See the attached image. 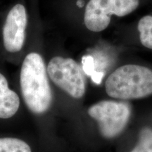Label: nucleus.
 Segmentation results:
<instances>
[{
	"label": "nucleus",
	"mask_w": 152,
	"mask_h": 152,
	"mask_svg": "<svg viewBox=\"0 0 152 152\" xmlns=\"http://www.w3.org/2000/svg\"><path fill=\"white\" fill-rule=\"evenodd\" d=\"M20 85L23 98L30 111L42 114L48 111L52 102V89L45 61L38 53L31 52L25 57Z\"/></svg>",
	"instance_id": "f257e3e1"
},
{
	"label": "nucleus",
	"mask_w": 152,
	"mask_h": 152,
	"mask_svg": "<svg viewBox=\"0 0 152 152\" xmlns=\"http://www.w3.org/2000/svg\"><path fill=\"white\" fill-rule=\"evenodd\" d=\"M110 97L122 101L140 99L152 95V66L128 63L115 68L105 81Z\"/></svg>",
	"instance_id": "f03ea898"
},
{
	"label": "nucleus",
	"mask_w": 152,
	"mask_h": 152,
	"mask_svg": "<svg viewBox=\"0 0 152 152\" xmlns=\"http://www.w3.org/2000/svg\"><path fill=\"white\" fill-rule=\"evenodd\" d=\"M149 4L152 0H90L85 10V26L91 33H102L113 17L127 16Z\"/></svg>",
	"instance_id": "7ed1b4c3"
},
{
	"label": "nucleus",
	"mask_w": 152,
	"mask_h": 152,
	"mask_svg": "<svg viewBox=\"0 0 152 152\" xmlns=\"http://www.w3.org/2000/svg\"><path fill=\"white\" fill-rule=\"evenodd\" d=\"M88 114L97 122L102 136L112 139L121 134L126 128L131 108L128 102L122 100H104L91 106Z\"/></svg>",
	"instance_id": "20e7f679"
},
{
	"label": "nucleus",
	"mask_w": 152,
	"mask_h": 152,
	"mask_svg": "<svg viewBox=\"0 0 152 152\" xmlns=\"http://www.w3.org/2000/svg\"><path fill=\"white\" fill-rule=\"evenodd\" d=\"M47 68L49 78L57 87L75 99L84 96L86 80L83 69L75 60L55 56Z\"/></svg>",
	"instance_id": "39448f33"
},
{
	"label": "nucleus",
	"mask_w": 152,
	"mask_h": 152,
	"mask_svg": "<svg viewBox=\"0 0 152 152\" xmlns=\"http://www.w3.org/2000/svg\"><path fill=\"white\" fill-rule=\"evenodd\" d=\"M28 16L22 4L15 5L7 15L3 28V42L5 49L11 53L21 50L26 39Z\"/></svg>",
	"instance_id": "423d86ee"
},
{
	"label": "nucleus",
	"mask_w": 152,
	"mask_h": 152,
	"mask_svg": "<svg viewBox=\"0 0 152 152\" xmlns=\"http://www.w3.org/2000/svg\"><path fill=\"white\" fill-rule=\"evenodd\" d=\"M126 42L131 47L152 52V11L129 25Z\"/></svg>",
	"instance_id": "0eeeda50"
},
{
	"label": "nucleus",
	"mask_w": 152,
	"mask_h": 152,
	"mask_svg": "<svg viewBox=\"0 0 152 152\" xmlns=\"http://www.w3.org/2000/svg\"><path fill=\"white\" fill-rule=\"evenodd\" d=\"M19 106L18 95L9 88L7 80L0 73V118L7 119L14 116Z\"/></svg>",
	"instance_id": "6e6552de"
},
{
	"label": "nucleus",
	"mask_w": 152,
	"mask_h": 152,
	"mask_svg": "<svg viewBox=\"0 0 152 152\" xmlns=\"http://www.w3.org/2000/svg\"><path fill=\"white\" fill-rule=\"evenodd\" d=\"M0 152H32L30 146L17 138H0Z\"/></svg>",
	"instance_id": "1a4fd4ad"
},
{
	"label": "nucleus",
	"mask_w": 152,
	"mask_h": 152,
	"mask_svg": "<svg viewBox=\"0 0 152 152\" xmlns=\"http://www.w3.org/2000/svg\"><path fill=\"white\" fill-rule=\"evenodd\" d=\"M131 152H152V130L149 128L142 129L137 144Z\"/></svg>",
	"instance_id": "9d476101"
}]
</instances>
